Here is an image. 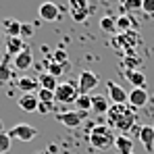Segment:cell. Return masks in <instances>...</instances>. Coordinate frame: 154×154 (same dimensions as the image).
I'll use <instances>...</instances> for the list:
<instances>
[{"label": "cell", "mask_w": 154, "mask_h": 154, "mask_svg": "<svg viewBox=\"0 0 154 154\" xmlns=\"http://www.w3.org/2000/svg\"><path fill=\"white\" fill-rule=\"evenodd\" d=\"M123 73L127 77L129 81H131V85H135V88H144L146 85V75L142 73V71H131V69H123Z\"/></svg>", "instance_id": "d6986e66"}, {"label": "cell", "mask_w": 154, "mask_h": 154, "mask_svg": "<svg viewBox=\"0 0 154 154\" xmlns=\"http://www.w3.org/2000/svg\"><path fill=\"white\" fill-rule=\"evenodd\" d=\"M150 100V96H148V92H146V88H133L131 92H129V100L127 104H131L133 108H140V106H146Z\"/></svg>", "instance_id": "7c38bea8"}, {"label": "cell", "mask_w": 154, "mask_h": 154, "mask_svg": "<svg viewBox=\"0 0 154 154\" xmlns=\"http://www.w3.org/2000/svg\"><path fill=\"white\" fill-rule=\"evenodd\" d=\"M50 60L58 63V65H67V63H69V58H67V52L63 50V48H58V50L52 52V54H50Z\"/></svg>", "instance_id": "83f0119b"}, {"label": "cell", "mask_w": 154, "mask_h": 154, "mask_svg": "<svg viewBox=\"0 0 154 154\" xmlns=\"http://www.w3.org/2000/svg\"><path fill=\"white\" fill-rule=\"evenodd\" d=\"M100 29L104 33H117V17L112 15H104L100 19Z\"/></svg>", "instance_id": "7402d4cb"}, {"label": "cell", "mask_w": 154, "mask_h": 154, "mask_svg": "<svg viewBox=\"0 0 154 154\" xmlns=\"http://www.w3.org/2000/svg\"><path fill=\"white\" fill-rule=\"evenodd\" d=\"M88 137H90L92 148H96V150H106V148L115 146V140H117V135L112 133V129L108 125H94L90 129Z\"/></svg>", "instance_id": "7a4b0ae2"}, {"label": "cell", "mask_w": 154, "mask_h": 154, "mask_svg": "<svg viewBox=\"0 0 154 154\" xmlns=\"http://www.w3.org/2000/svg\"><path fill=\"white\" fill-rule=\"evenodd\" d=\"M38 154H46V152H38Z\"/></svg>", "instance_id": "836d02e7"}, {"label": "cell", "mask_w": 154, "mask_h": 154, "mask_svg": "<svg viewBox=\"0 0 154 154\" xmlns=\"http://www.w3.org/2000/svg\"><path fill=\"white\" fill-rule=\"evenodd\" d=\"M0 131H2V123H0Z\"/></svg>", "instance_id": "d6a6232c"}, {"label": "cell", "mask_w": 154, "mask_h": 154, "mask_svg": "<svg viewBox=\"0 0 154 154\" xmlns=\"http://www.w3.org/2000/svg\"><path fill=\"white\" fill-rule=\"evenodd\" d=\"M131 27H133V21H131L129 15H121V17H117V31L125 33V31H131Z\"/></svg>", "instance_id": "603a6c76"}, {"label": "cell", "mask_w": 154, "mask_h": 154, "mask_svg": "<svg viewBox=\"0 0 154 154\" xmlns=\"http://www.w3.org/2000/svg\"><path fill=\"white\" fill-rule=\"evenodd\" d=\"M106 90H108V98L112 104H127L129 100V92L123 90V85L115 83V81H108L106 83Z\"/></svg>", "instance_id": "ba28073f"}, {"label": "cell", "mask_w": 154, "mask_h": 154, "mask_svg": "<svg viewBox=\"0 0 154 154\" xmlns=\"http://www.w3.org/2000/svg\"><path fill=\"white\" fill-rule=\"evenodd\" d=\"M8 135L13 140H19V142H31L38 137V129L31 127V125H25V123H19V125L8 129Z\"/></svg>", "instance_id": "5b68a950"}, {"label": "cell", "mask_w": 154, "mask_h": 154, "mask_svg": "<svg viewBox=\"0 0 154 154\" xmlns=\"http://www.w3.org/2000/svg\"><path fill=\"white\" fill-rule=\"evenodd\" d=\"M33 35V25H29V23H21V38L27 40V38H31Z\"/></svg>", "instance_id": "f546056e"}, {"label": "cell", "mask_w": 154, "mask_h": 154, "mask_svg": "<svg viewBox=\"0 0 154 154\" xmlns=\"http://www.w3.org/2000/svg\"><path fill=\"white\" fill-rule=\"evenodd\" d=\"M25 40L21 38V35H8L6 38V54H11V56H15V54H19L21 50H25Z\"/></svg>", "instance_id": "2e32d148"}, {"label": "cell", "mask_w": 154, "mask_h": 154, "mask_svg": "<svg viewBox=\"0 0 154 154\" xmlns=\"http://www.w3.org/2000/svg\"><path fill=\"white\" fill-rule=\"evenodd\" d=\"M0 35H2V31H0Z\"/></svg>", "instance_id": "e575fe53"}, {"label": "cell", "mask_w": 154, "mask_h": 154, "mask_svg": "<svg viewBox=\"0 0 154 154\" xmlns=\"http://www.w3.org/2000/svg\"><path fill=\"white\" fill-rule=\"evenodd\" d=\"M142 4L144 0H123V8L131 13V11H142Z\"/></svg>", "instance_id": "f1b7e54d"}, {"label": "cell", "mask_w": 154, "mask_h": 154, "mask_svg": "<svg viewBox=\"0 0 154 154\" xmlns=\"http://www.w3.org/2000/svg\"><path fill=\"white\" fill-rule=\"evenodd\" d=\"M79 98V90H77V83L71 81H63L58 83V88L54 90V100L58 104H75V100Z\"/></svg>", "instance_id": "3957f363"}, {"label": "cell", "mask_w": 154, "mask_h": 154, "mask_svg": "<svg viewBox=\"0 0 154 154\" xmlns=\"http://www.w3.org/2000/svg\"><path fill=\"white\" fill-rule=\"evenodd\" d=\"M38 81H40V88H44V90H50V92H54V90L58 88V77L50 75L48 71L40 73V77H38Z\"/></svg>", "instance_id": "ac0fdd59"}, {"label": "cell", "mask_w": 154, "mask_h": 154, "mask_svg": "<svg viewBox=\"0 0 154 154\" xmlns=\"http://www.w3.org/2000/svg\"><path fill=\"white\" fill-rule=\"evenodd\" d=\"M98 75L94 73V71H81L79 73V79H77V90H79V94H90L94 88H98Z\"/></svg>", "instance_id": "8992f818"}, {"label": "cell", "mask_w": 154, "mask_h": 154, "mask_svg": "<svg viewBox=\"0 0 154 154\" xmlns=\"http://www.w3.org/2000/svg\"><path fill=\"white\" fill-rule=\"evenodd\" d=\"M17 88H19L21 94H38L40 81H38L35 77H31V75H23V77L17 79Z\"/></svg>", "instance_id": "8fae6325"}, {"label": "cell", "mask_w": 154, "mask_h": 154, "mask_svg": "<svg viewBox=\"0 0 154 154\" xmlns=\"http://www.w3.org/2000/svg\"><path fill=\"white\" fill-rule=\"evenodd\" d=\"M38 100L44 104H54L56 100H54V92H50V90H44V88H40L38 90Z\"/></svg>", "instance_id": "484cf974"}, {"label": "cell", "mask_w": 154, "mask_h": 154, "mask_svg": "<svg viewBox=\"0 0 154 154\" xmlns=\"http://www.w3.org/2000/svg\"><path fill=\"white\" fill-rule=\"evenodd\" d=\"M56 119H58V123H60V125H65V127L77 129L81 123H83L85 112H83V110H67V112H60Z\"/></svg>", "instance_id": "52a82bcc"}, {"label": "cell", "mask_w": 154, "mask_h": 154, "mask_svg": "<svg viewBox=\"0 0 154 154\" xmlns=\"http://www.w3.org/2000/svg\"><path fill=\"white\" fill-rule=\"evenodd\" d=\"M52 106H54V104H44V102H40V106H38V112L46 115V112H50V110H52Z\"/></svg>", "instance_id": "1f68e13d"}, {"label": "cell", "mask_w": 154, "mask_h": 154, "mask_svg": "<svg viewBox=\"0 0 154 154\" xmlns=\"http://www.w3.org/2000/svg\"><path fill=\"white\" fill-rule=\"evenodd\" d=\"M108 127L119 129L121 133H127L135 123V108L131 104H112L106 112Z\"/></svg>", "instance_id": "6da1fadb"}, {"label": "cell", "mask_w": 154, "mask_h": 154, "mask_svg": "<svg viewBox=\"0 0 154 154\" xmlns=\"http://www.w3.org/2000/svg\"><path fill=\"white\" fill-rule=\"evenodd\" d=\"M19 108L21 110H25V112H35L38 110V106H40V100H38V94H21L19 96Z\"/></svg>", "instance_id": "4fadbf2b"}, {"label": "cell", "mask_w": 154, "mask_h": 154, "mask_svg": "<svg viewBox=\"0 0 154 154\" xmlns=\"http://www.w3.org/2000/svg\"><path fill=\"white\" fill-rule=\"evenodd\" d=\"M142 11H144L148 17H154V0H144V4H142Z\"/></svg>", "instance_id": "4dcf8cb0"}, {"label": "cell", "mask_w": 154, "mask_h": 154, "mask_svg": "<svg viewBox=\"0 0 154 154\" xmlns=\"http://www.w3.org/2000/svg\"><path fill=\"white\" fill-rule=\"evenodd\" d=\"M69 13H71V19L73 21L83 23L90 17V13H92L90 2L88 0H69Z\"/></svg>", "instance_id": "277c9868"}, {"label": "cell", "mask_w": 154, "mask_h": 154, "mask_svg": "<svg viewBox=\"0 0 154 154\" xmlns=\"http://www.w3.org/2000/svg\"><path fill=\"white\" fill-rule=\"evenodd\" d=\"M137 137H140V142L144 144L146 152H154V125H142Z\"/></svg>", "instance_id": "5bb4252c"}, {"label": "cell", "mask_w": 154, "mask_h": 154, "mask_svg": "<svg viewBox=\"0 0 154 154\" xmlns=\"http://www.w3.org/2000/svg\"><path fill=\"white\" fill-rule=\"evenodd\" d=\"M75 106L79 110H83V112L92 110V96L90 94H79V98L75 100Z\"/></svg>", "instance_id": "cb8c5ba5"}, {"label": "cell", "mask_w": 154, "mask_h": 154, "mask_svg": "<svg viewBox=\"0 0 154 154\" xmlns=\"http://www.w3.org/2000/svg\"><path fill=\"white\" fill-rule=\"evenodd\" d=\"M115 148L119 150V154H131L133 152V140L129 135H125V133H121L115 140Z\"/></svg>", "instance_id": "e0dca14e"}, {"label": "cell", "mask_w": 154, "mask_h": 154, "mask_svg": "<svg viewBox=\"0 0 154 154\" xmlns=\"http://www.w3.org/2000/svg\"><path fill=\"white\" fill-rule=\"evenodd\" d=\"M11 142H13V137L8 135V131H0V154H6V152H8Z\"/></svg>", "instance_id": "4316f807"}, {"label": "cell", "mask_w": 154, "mask_h": 154, "mask_svg": "<svg viewBox=\"0 0 154 154\" xmlns=\"http://www.w3.org/2000/svg\"><path fill=\"white\" fill-rule=\"evenodd\" d=\"M31 65H33V52L29 48H25V50H21L19 54L13 56V67L17 71H27V69H31Z\"/></svg>", "instance_id": "30bf717a"}, {"label": "cell", "mask_w": 154, "mask_h": 154, "mask_svg": "<svg viewBox=\"0 0 154 154\" xmlns=\"http://www.w3.org/2000/svg\"><path fill=\"white\" fill-rule=\"evenodd\" d=\"M67 67H69V63H67V65H58V63H54V60L48 58V73L54 75V77H60L65 71H67Z\"/></svg>", "instance_id": "d4e9b609"}, {"label": "cell", "mask_w": 154, "mask_h": 154, "mask_svg": "<svg viewBox=\"0 0 154 154\" xmlns=\"http://www.w3.org/2000/svg\"><path fill=\"white\" fill-rule=\"evenodd\" d=\"M38 15H40V19L42 21H58L60 19V8L54 4V2H42L40 4V8H38Z\"/></svg>", "instance_id": "9c48e42d"}, {"label": "cell", "mask_w": 154, "mask_h": 154, "mask_svg": "<svg viewBox=\"0 0 154 154\" xmlns=\"http://www.w3.org/2000/svg\"><path fill=\"white\" fill-rule=\"evenodd\" d=\"M2 31L6 33V35H21V23L17 21V19H4L2 21Z\"/></svg>", "instance_id": "ffe728a7"}, {"label": "cell", "mask_w": 154, "mask_h": 154, "mask_svg": "<svg viewBox=\"0 0 154 154\" xmlns=\"http://www.w3.org/2000/svg\"><path fill=\"white\" fill-rule=\"evenodd\" d=\"M108 108H110V104H108V100H106L104 96H92V110H94V112L106 115Z\"/></svg>", "instance_id": "44dd1931"}, {"label": "cell", "mask_w": 154, "mask_h": 154, "mask_svg": "<svg viewBox=\"0 0 154 154\" xmlns=\"http://www.w3.org/2000/svg\"><path fill=\"white\" fill-rule=\"evenodd\" d=\"M13 71H15V67H13V56H11V54H4L2 60H0V83L11 81Z\"/></svg>", "instance_id": "9a60e30c"}]
</instances>
